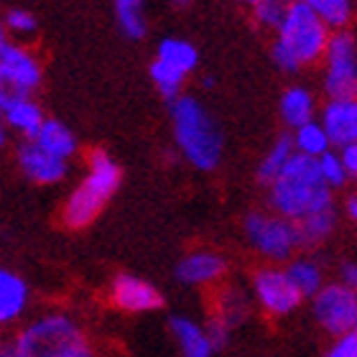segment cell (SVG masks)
Listing matches in <instances>:
<instances>
[{
	"label": "cell",
	"instance_id": "36",
	"mask_svg": "<svg viewBox=\"0 0 357 357\" xmlns=\"http://www.w3.org/2000/svg\"><path fill=\"white\" fill-rule=\"evenodd\" d=\"M0 357H15L10 340H3V337H0Z\"/></svg>",
	"mask_w": 357,
	"mask_h": 357
},
{
	"label": "cell",
	"instance_id": "16",
	"mask_svg": "<svg viewBox=\"0 0 357 357\" xmlns=\"http://www.w3.org/2000/svg\"><path fill=\"white\" fill-rule=\"evenodd\" d=\"M253 296L250 291H243L240 286H217L215 296H212V309H209V319L220 321L222 327L235 332L250 319L253 312Z\"/></svg>",
	"mask_w": 357,
	"mask_h": 357
},
{
	"label": "cell",
	"instance_id": "38",
	"mask_svg": "<svg viewBox=\"0 0 357 357\" xmlns=\"http://www.w3.org/2000/svg\"><path fill=\"white\" fill-rule=\"evenodd\" d=\"M6 141H8V128H6V123L0 120V146H6Z\"/></svg>",
	"mask_w": 357,
	"mask_h": 357
},
{
	"label": "cell",
	"instance_id": "10",
	"mask_svg": "<svg viewBox=\"0 0 357 357\" xmlns=\"http://www.w3.org/2000/svg\"><path fill=\"white\" fill-rule=\"evenodd\" d=\"M41 84V61L29 46L8 41L0 52V102L8 97H33Z\"/></svg>",
	"mask_w": 357,
	"mask_h": 357
},
{
	"label": "cell",
	"instance_id": "6",
	"mask_svg": "<svg viewBox=\"0 0 357 357\" xmlns=\"http://www.w3.org/2000/svg\"><path fill=\"white\" fill-rule=\"evenodd\" d=\"M243 232H245V240L248 245L253 248V253L271 266H286L301 250L296 222L275 215L271 209L248 212L243 220Z\"/></svg>",
	"mask_w": 357,
	"mask_h": 357
},
{
	"label": "cell",
	"instance_id": "32",
	"mask_svg": "<svg viewBox=\"0 0 357 357\" xmlns=\"http://www.w3.org/2000/svg\"><path fill=\"white\" fill-rule=\"evenodd\" d=\"M321 357H357V332L335 337Z\"/></svg>",
	"mask_w": 357,
	"mask_h": 357
},
{
	"label": "cell",
	"instance_id": "40",
	"mask_svg": "<svg viewBox=\"0 0 357 357\" xmlns=\"http://www.w3.org/2000/svg\"><path fill=\"white\" fill-rule=\"evenodd\" d=\"M174 3H176V6H186V3H189V0H174Z\"/></svg>",
	"mask_w": 357,
	"mask_h": 357
},
{
	"label": "cell",
	"instance_id": "15",
	"mask_svg": "<svg viewBox=\"0 0 357 357\" xmlns=\"http://www.w3.org/2000/svg\"><path fill=\"white\" fill-rule=\"evenodd\" d=\"M31 309V289L21 273L0 268V329L18 327Z\"/></svg>",
	"mask_w": 357,
	"mask_h": 357
},
{
	"label": "cell",
	"instance_id": "34",
	"mask_svg": "<svg viewBox=\"0 0 357 357\" xmlns=\"http://www.w3.org/2000/svg\"><path fill=\"white\" fill-rule=\"evenodd\" d=\"M340 156H342L344 169H347L350 178H355L357 181V146H347V149H342L340 151Z\"/></svg>",
	"mask_w": 357,
	"mask_h": 357
},
{
	"label": "cell",
	"instance_id": "13",
	"mask_svg": "<svg viewBox=\"0 0 357 357\" xmlns=\"http://www.w3.org/2000/svg\"><path fill=\"white\" fill-rule=\"evenodd\" d=\"M15 161H18V169L29 181L38 186H52L64 181L69 174V161H61V158L46 153L41 146H36L33 141H23L15 151Z\"/></svg>",
	"mask_w": 357,
	"mask_h": 357
},
{
	"label": "cell",
	"instance_id": "5",
	"mask_svg": "<svg viewBox=\"0 0 357 357\" xmlns=\"http://www.w3.org/2000/svg\"><path fill=\"white\" fill-rule=\"evenodd\" d=\"M120 172L118 161L107 151L95 149L87 156V169H84L82 181L69 192L64 207H61V220L72 230H82L92 225L105 209V204L112 199V194L118 192Z\"/></svg>",
	"mask_w": 357,
	"mask_h": 357
},
{
	"label": "cell",
	"instance_id": "3",
	"mask_svg": "<svg viewBox=\"0 0 357 357\" xmlns=\"http://www.w3.org/2000/svg\"><path fill=\"white\" fill-rule=\"evenodd\" d=\"M268 207L291 222H301L314 212L335 207V192L324 184L317 161L296 153L268 186Z\"/></svg>",
	"mask_w": 357,
	"mask_h": 357
},
{
	"label": "cell",
	"instance_id": "30",
	"mask_svg": "<svg viewBox=\"0 0 357 357\" xmlns=\"http://www.w3.org/2000/svg\"><path fill=\"white\" fill-rule=\"evenodd\" d=\"M289 6H291V0H263V3L253 6L255 23L275 33V29L281 26V21L286 18V13H289Z\"/></svg>",
	"mask_w": 357,
	"mask_h": 357
},
{
	"label": "cell",
	"instance_id": "31",
	"mask_svg": "<svg viewBox=\"0 0 357 357\" xmlns=\"http://www.w3.org/2000/svg\"><path fill=\"white\" fill-rule=\"evenodd\" d=\"M3 23H6L8 36H15V38H29V36H33L38 29L33 13L23 10V8H10V10L3 15Z\"/></svg>",
	"mask_w": 357,
	"mask_h": 357
},
{
	"label": "cell",
	"instance_id": "9",
	"mask_svg": "<svg viewBox=\"0 0 357 357\" xmlns=\"http://www.w3.org/2000/svg\"><path fill=\"white\" fill-rule=\"evenodd\" d=\"M312 319L332 340L357 332V291L342 281H327L324 289L309 298Z\"/></svg>",
	"mask_w": 357,
	"mask_h": 357
},
{
	"label": "cell",
	"instance_id": "33",
	"mask_svg": "<svg viewBox=\"0 0 357 357\" xmlns=\"http://www.w3.org/2000/svg\"><path fill=\"white\" fill-rule=\"evenodd\" d=\"M337 281L347 283L350 289H357V261H344L340 266V278Z\"/></svg>",
	"mask_w": 357,
	"mask_h": 357
},
{
	"label": "cell",
	"instance_id": "26",
	"mask_svg": "<svg viewBox=\"0 0 357 357\" xmlns=\"http://www.w3.org/2000/svg\"><path fill=\"white\" fill-rule=\"evenodd\" d=\"M319 15L332 31H344L355 15V0H298Z\"/></svg>",
	"mask_w": 357,
	"mask_h": 357
},
{
	"label": "cell",
	"instance_id": "8",
	"mask_svg": "<svg viewBox=\"0 0 357 357\" xmlns=\"http://www.w3.org/2000/svg\"><path fill=\"white\" fill-rule=\"evenodd\" d=\"M250 296L253 304L271 319H286L306 301L286 273V266H271V263H263L253 271Z\"/></svg>",
	"mask_w": 357,
	"mask_h": 357
},
{
	"label": "cell",
	"instance_id": "35",
	"mask_svg": "<svg viewBox=\"0 0 357 357\" xmlns=\"http://www.w3.org/2000/svg\"><path fill=\"white\" fill-rule=\"evenodd\" d=\"M344 217H347L350 222L357 225V189L344 197Z\"/></svg>",
	"mask_w": 357,
	"mask_h": 357
},
{
	"label": "cell",
	"instance_id": "21",
	"mask_svg": "<svg viewBox=\"0 0 357 357\" xmlns=\"http://www.w3.org/2000/svg\"><path fill=\"white\" fill-rule=\"evenodd\" d=\"M286 273H289V278L294 281V286L304 298H314L327 283L324 266L314 255H296L294 261L286 263Z\"/></svg>",
	"mask_w": 357,
	"mask_h": 357
},
{
	"label": "cell",
	"instance_id": "23",
	"mask_svg": "<svg viewBox=\"0 0 357 357\" xmlns=\"http://www.w3.org/2000/svg\"><path fill=\"white\" fill-rule=\"evenodd\" d=\"M156 59L169 64V67L178 69V72L186 77L199 67V52H197V46H194L192 41H186V38H176V36H169L158 44Z\"/></svg>",
	"mask_w": 357,
	"mask_h": 357
},
{
	"label": "cell",
	"instance_id": "1",
	"mask_svg": "<svg viewBox=\"0 0 357 357\" xmlns=\"http://www.w3.org/2000/svg\"><path fill=\"white\" fill-rule=\"evenodd\" d=\"M15 357H100L82 321L64 309H49L21 324L10 340Z\"/></svg>",
	"mask_w": 357,
	"mask_h": 357
},
{
	"label": "cell",
	"instance_id": "22",
	"mask_svg": "<svg viewBox=\"0 0 357 357\" xmlns=\"http://www.w3.org/2000/svg\"><path fill=\"white\" fill-rule=\"evenodd\" d=\"M337 222H340V215H337L335 207L321 209V212H314V215L304 217L301 222H296L301 250H314V248L324 245V243L335 235Z\"/></svg>",
	"mask_w": 357,
	"mask_h": 357
},
{
	"label": "cell",
	"instance_id": "18",
	"mask_svg": "<svg viewBox=\"0 0 357 357\" xmlns=\"http://www.w3.org/2000/svg\"><path fill=\"white\" fill-rule=\"evenodd\" d=\"M169 329H172V337L176 342V350L181 357H215L217 347L209 337L207 327L202 321L192 319V317H184V314H176L169 321Z\"/></svg>",
	"mask_w": 357,
	"mask_h": 357
},
{
	"label": "cell",
	"instance_id": "28",
	"mask_svg": "<svg viewBox=\"0 0 357 357\" xmlns=\"http://www.w3.org/2000/svg\"><path fill=\"white\" fill-rule=\"evenodd\" d=\"M149 75H151L153 87H156V92L164 97V100H169V102H174V100H178V97L184 95L181 89H184L186 75H181L178 69L169 67V64H164V61L153 59Z\"/></svg>",
	"mask_w": 357,
	"mask_h": 357
},
{
	"label": "cell",
	"instance_id": "29",
	"mask_svg": "<svg viewBox=\"0 0 357 357\" xmlns=\"http://www.w3.org/2000/svg\"><path fill=\"white\" fill-rule=\"evenodd\" d=\"M317 166H319V174H321V178H324V184H327L332 192L347 186V181H350V174L344 169V161H342V156H340V151L324 153V156L317 161Z\"/></svg>",
	"mask_w": 357,
	"mask_h": 357
},
{
	"label": "cell",
	"instance_id": "27",
	"mask_svg": "<svg viewBox=\"0 0 357 357\" xmlns=\"http://www.w3.org/2000/svg\"><path fill=\"white\" fill-rule=\"evenodd\" d=\"M115 18L128 38H143L149 31L146 0H115Z\"/></svg>",
	"mask_w": 357,
	"mask_h": 357
},
{
	"label": "cell",
	"instance_id": "7",
	"mask_svg": "<svg viewBox=\"0 0 357 357\" xmlns=\"http://www.w3.org/2000/svg\"><path fill=\"white\" fill-rule=\"evenodd\" d=\"M321 89L327 100L357 97V36L352 31H335L324 54Z\"/></svg>",
	"mask_w": 357,
	"mask_h": 357
},
{
	"label": "cell",
	"instance_id": "25",
	"mask_svg": "<svg viewBox=\"0 0 357 357\" xmlns=\"http://www.w3.org/2000/svg\"><path fill=\"white\" fill-rule=\"evenodd\" d=\"M294 156H296V151H294L291 135H278V138L271 143V149L263 153L261 164H258V181L271 186L275 178L281 176V172L289 166V161Z\"/></svg>",
	"mask_w": 357,
	"mask_h": 357
},
{
	"label": "cell",
	"instance_id": "20",
	"mask_svg": "<svg viewBox=\"0 0 357 357\" xmlns=\"http://www.w3.org/2000/svg\"><path fill=\"white\" fill-rule=\"evenodd\" d=\"M33 143L41 146L46 153L61 158V161H72V158L77 156V151H79V143H77V135L72 133V128L54 118L44 120V126H41V130L36 133Z\"/></svg>",
	"mask_w": 357,
	"mask_h": 357
},
{
	"label": "cell",
	"instance_id": "11",
	"mask_svg": "<svg viewBox=\"0 0 357 357\" xmlns=\"http://www.w3.org/2000/svg\"><path fill=\"white\" fill-rule=\"evenodd\" d=\"M107 298L115 309L126 314H149L161 309V304H164L161 291L151 281L133 273L115 275L110 283V291H107Z\"/></svg>",
	"mask_w": 357,
	"mask_h": 357
},
{
	"label": "cell",
	"instance_id": "24",
	"mask_svg": "<svg viewBox=\"0 0 357 357\" xmlns=\"http://www.w3.org/2000/svg\"><path fill=\"white\" fill-rule=\"evenodd\" d=\"M291 141H294V151H296L298 156L314 158V161H319L324 153L335 151L327 130H324V126L319 123V118L296 128V130H291Z\"/></svg>",
	"mask_w": 357,
	"mask_h": 357
},
{
	"label": "cell",
	"instance_id": "41",
	"mask_svg": "<svg viewBox=\"0 0 357 357\" xmlns=\"http://www.w3.org/2000/svg\"><path fill=\"white\" fill-rule=\"evenodd\" d=\"M355 291H357V289H355Z\"/></svg>",
	"mask_w": 357,
	"mask_h": 357
},
{
	"label": "cell",
	"instance_id": "4",
	"mask_svg": "<svg viewBox=\"0 0 357 357\" xmlns=\"http://www.w3.org/2000/svg\"><path fill=\"white\" fill-rule=\"evenodd\" d=\"M174 143L178 153L197 172H215L225 153V135L212 112L194 95H181L172 102Z\"/></svg>",
	"mask_w": 357,
	"mask_h": 357
},
{
	"label": "cell",
	"instance_id": "19",
	"mask_svg": "<svg viewBox=\"0 0 357 357\" xmlns=\"http://www.w3.org/2000/svg\"><path fill=\"white\" fill-rule=\"evenodd\" d=\"M278 110H281V120L291 130H296V128L319 118L317 97L304 84H291V87L283 89L281 100H278Z\"/></svg>",
	"mask_w": 357,
	"mask_h": 357
},
{
	"label": "cell",
	"instance_id": "39",
	"mask_svg": "<svg viewBox=\"0 0 357 357\" xmlns=\"http://www.w3.org/2000/svg\"><path fill=\"white\" fill-rule=\"evenodd\" d=\"M243 3H248V6L253 8V6H258V3H263V0H243Z\"/></svg>",
	"mask_w": 357,
	"mask_h": 357
},
{
	"label": "cell",
	"instance_id": "37",
	"mask_svg": "<svg viewBox=\"0 0 357 357\" xmlns=\"http://www.w3.org/2000/svg\"><path fill=\"white\" fill-rule=\"evenodd\" d=\"M8 44V31H6V23L0 18V52H3V46Z\"/></svg>",
	"mask_w": 357,
	"mask_h": 357
},
{
	"label": "cell",
	"instance_id": "14",
	"mask_svg": "<svg viewBox=\"0 0 357 357\" xmlns=\"http://www.w3.org/2000/svg\"><path fill=\"white\" fill-rule=\"evenodd\" d=\"M319 123L327 130L335 151L357 146V97H352V100H327L324 107L319 110Z\"/></svg>",
	"mask_w": 357,
	"mask_h": 357
},
{
	"label": "cell",
	"instance_id": "12",
	"mask_svg": "<svg viewBox=\"0 0 357 357\" xmlns=\"http://www.w3.org/2000/svg\"><path fill=\"white\" fill-rule=\"evenodd\" d=\"M227 275V261L217 250H192L176 263V278L192 289H217Z\"/></svg>",
	"mask_w": 357,
	"mask_h": 357
},
{
	"label": "cell",
	"instance_id": "2",
	"mask_svg": "<svg viewBox=\"0 0 357 357\" xmlns=\"http://www.w3.org/2000/svg\"><path fill=\"white\" fill-rule=\"evenodd\" d=\"M335 31L321 21L319 15L309 10L304 3L291 0L289 13L275 29L273 46H271V59L281 72L296 75L301 69L314 67L324 59Z\"/></svg>",
	"mask_w": 357,
	"mask_h": 357
},
{
	"label": "cell",
	"instance_id": "17",
	"mask_svg": "<svg viewBox=\"0 0 357 357\" xmlns=\"http://www.w3.org/2000/svg\"><path fill=\"white\" fill-rule=\"evenodd\" d=\"M0 120L8 130L23 135V141H33L44 126V110L33 97H8L0 102Z\"/></svg>",
	"mask_w": 357,
	"mask_h": 357
}]
</instances>
